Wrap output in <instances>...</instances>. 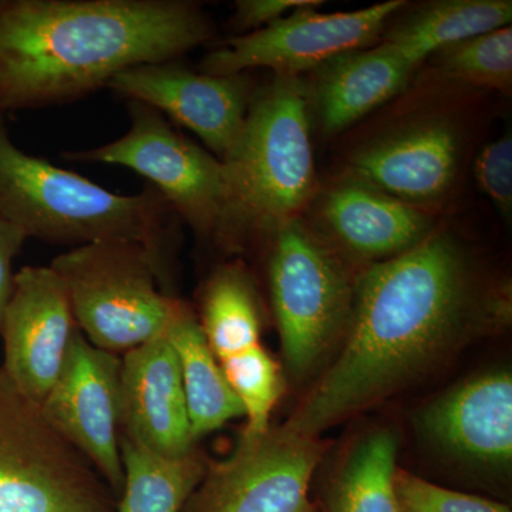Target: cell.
<instances>
[{"instance_id": "obj_11", "label": "cell", "mask_w": 512, "mask_h": 512, "mask_svg": "<svg viewBox=\"0 0 512 512\" xmlns=\"http://www.w3.org/2000/svg\"><path fill=\"white\" fill-rule=\"evenodd\" d=\"M120 373V357L77 330L62 372L40 403L50 423L92 463L114 495L124 484Z\"/></svg>"}, {"instance_id": "obj_5", "label": "cell", "mask_w": 512, "mask_h": 512, "mask_svg": "<svg viewBox=\"0 0 512 512\" xmlns=\"http://www.w3.org/2000/svg\"><path fill=\"white\" fill-rule=\"evenodd\" d=\"M50 266L84 338L116 355L164 336L183 302L167 291L163 266L137 242L80 245Z\"/></svg>"}, {"instance_id": "obj_29", "label": "cell", "mask_w": 512, "mask_h": 512, "mask_svg": "<svg viewBox=\"0 0 512 512\" xmlns=\"http://www.w3.org/2000/svg\"><path fill=\"white\" fill-rule=\"evenodd\" d=\"M26 241H28L26 235L0 215V323H2L3 312L8 305L13 279H15L13 262Z\"/></svg>"}, {"instance_id": "obj_25", "label": "cell", "mask_w": 512, "mask_h": 512, "mask_svg": "<svg viewBox=\"0 0 512 512\" xmlns=\"http://www.w3.org/2000/svg\"><path fill=\"white\" fill-rule=\"evenodd\" d=\"M229 386L247 417L242 437H258L269 430V419L281 399L285 380L281 367L261 346L220 363Z\"/></svg>"}, {"instance_id": "obj_27", "label": "cell", "mask_w": 512, "mask_h": 512, "mask_svg": "<svg viewBox=\"0 0 512 512\" xmlns=\"http://www.w3.org/2000/svg\"><path fill=\"white\" fill-rule=\"evenodd\" d=\"M474 174L481 190L505 217L512 211V138L511 134L488 144L477 157Z\"/></svg>"}, {"instance_id": "obj_18", "label": "cell", "mask_w": 512, "mask_h": 512, "mask_svg": "<svg viewBox=\"0 0 512 512\" xmlns=\"http://www.w3.org/2000/svg\"><path fill=\"white\" fill-rule=\"evenodd\" d=\"M413 70L383 43L329 60L319 67L315 83L323 130L329 134L340 133L356 123L402 92Z\"/></svg>"}, {"instance_id": "obj_15", "label": "cell", "mask_w": 512, "mask_h": 512, "mask_svg": "<svg viewBox=\"0 0 512 512\" xmlns=\"http://www.w3.org/2000/svg\"><path fill=\"white\" fill-rule=\"evenodd\" d=\"M460 148L456 128L420 121L357 151L350 168L356 181L416 207L439 201L453 187Z\"/></svg>"}, {"instance_id": "obj_22", "label": "cell", "mask_w": 512, "mask_h": 512, "mask_svg": "<svg viewBox=\"0 0 512 512\" xmlns=\"http://www.w3.org/2000/svg\"><path fill=\"white\" fill-rule=\"evenodd\" d=\"M201 328L218 363L261 346V305L239 264L218 268L201 295Z\"/></svg>"}, {"instance_id": "obj_8", "label": "cell", "mask_w": 512, "mask_h": 512, "mask_svg": "<svg viewBox=\"0 0 512 512\" xmlns=\"http://www.w3.org/2000/svg\"><path fill=\"white\" fill-rule=\"evenodd\" d=\"M269 285L285 360L305 376L348 326L355 284L320 239L293 220L276 229Z\"/></svg>"}, {"instance_id": "obj_24", "label": "cell", "mask_w": 512, "mask_h": 512, "mask_svg": "<svg viewBox=\"0 0 512 512\" xmlns=\"http://www.w3.org/2000/svg\"><path fill=\"white\" fill-rule=\"evenodd\" d=\"M439 53V70L444 79L510 93L511 26L471 37Z\"/></svg>"}, {"instance_id": "obj_20", "label": "cell", "mask_w": 512, "mask_h": 512, "mask_svg": "<svg viewBox=\"0 0 512 512\" xmlns=\"http://www.w3.org/2000/svg\"><path fill=\"white\" fill-rule=\"evenodd\" d=\"M511 0H436L397 23L383 45L416 69L426 57L464 40L507 28Z\"/></svg>"}, {"instance_id": "obj_23", "label": "cell", "mask_w": 512, "mask_h": 512, "mask_svg": "<svg viewBox=\"0 0 512 512\" xmlns=\"http://www.w3.org/2000/svg\"><path fill=\"white\" fill-rule=\"evenodd\" d=\"M397 441L380 430L357 444L330 488V512H400L394 476Z\"/></svg>"}, {"instance_id": "obj_2", "label": "cell", "mask_w": 512, "mask_h": 512, "mask_svg": "<svg viewBox=\"0 0 512 512\" xmlns=\"http://www.w3.org/2000/svg\"><path fill=\"white\" fill-rule=\"evenodd\" d=\"M212 33L188 0H0V114L84 99L130 67L178 60Z\"/></svg>"}, {"instance_id": "obj_3", "label": "cell", "mask_w": 512, "mask_h": 512, "mask_svg": "<svg viewBox=\"0 0 512 512\" xmlns=\"http://www.w3.org/2000/svg\"><path fill=\"white\" fill-rule=\"evenodd\" d=\"M0 215L26 238L74 247L104 241L137 242L171 279L178 222L163 195L147 185L120 195L83 175L20 150L0 114Z\"/></svg>"}, {"instance_id": "obj_28", "label": "cell", "mask_w": 512, "mask_h": 512, "mask_svg": "<svg viewBox=\"0 0 512 512\" xmlns=\"http://www.w3.org/2000/svg\"><path fill=\"white\" fill-rule=\"evenodd\" d=\"M312 0H238L231 26L237 36L264 29L276 20L285 18L291 10L309 5Z\"/></svg>"}, {"instance_id": "obj_4", "label": "cell", "mask_w": 512, "mask_h": 512, "mask_svg": "<svg viewBox=\"0 0 512 512\" xmlns=\"http://www.w3.org/2000/svg\"><path fill=\"white\" fill-rule=\"evenodd\" d=\"M309 92L299 77L275 74L254 92L237 144L222 161L228 210L222 249L239 251L293 220L315 191Z\"/></svg>"}, {"instance_id": "obj_7", "label": "cell", "mask_w": 512, "mask_h": 512, "mask_svg": "<svg viewBox=\"0 0 512 512\" xmlns=\"http://www.w3.org/2000/svg\"><path fill=\"white\" fill-rule=\"evenodd\" d=\"M127 109L130 128L124 136L90 150L67 151L64 160L136 171L198 237L221 245L228 210L224 163L175 130L153 107L128 101Z\"/></svg>"}, {"instance_id": "obj_6", "label": "cell", "mask_w": 512, "mask_h": 512, "mask_svg": "<svg viewBox=\"0 0 512 512\" xmlns=\"http://www.w3.org/2000/svg\"><path fill=\"white\" fill-rule=\"evenodd\" d=\"M113 495L0 367V512H116Z\"/></svg>"}, {"instance_id": "obj_21", "label": "cell", "mask_w": 512, "mask_h": 512, "mask_svg": "<svg viewBox=\"0 0 512 512\" xmlns=\"http://www.w3.org/2000/svg\"><path fill=\"white\" fill-rule=\"evenodd\" d=\"M124 484L116 512H183L207 471L197 448L163 457L120 437Z\"/></svg>"}, {"instance_id": "obj_26", "label": "cell", "mask_w": 512, "mask_h": 512, "mask_svg": "<svg viewBox=\"0 0 512 512\" xmlns=\"http://www.w3.org/2000/svg\"><path fill=\"white\" fill-rule=\"evenodd\" d=\"M394 490L400 512H511L507 505L446 490L403 470H396Z\"/></svg>"}, {"instance_id": "obj_9", "label": "cell", "mask_w": 512, "mask_h": 512, "mask_svg": "<svg viewBox=\"0 0 512 512\" xmlns=\"http://www.w3.org/2000/svg\"><path fill=\"white\" fill-rule=\"evenodd\" d=\"M320 5L312 0L264 29L232 37L202 59V73L234 76L264 67L275 74L299 77L335 57L366 49L404 2L389 0L343 13L316 12Z\"/></svg>"}, {"instance_id": "obj_19", "label": "cell", "mask_w": 512, "mask_h": 512, "mask_svg": "<svg viewBox=\"0 0 512 512\" xmlns=\"http://www.w3.org/2000/svg\"><path fill=\"white\" fill-rule=\"evenodd\" d=\"M165 338L173 346L180 363L195 441L220 429L228 421L245 417L244 407L229 386L217 357L208 345L200 320L188 303L181 302Z\"/></svg>"}, {"instance_id": "obj_13", "label": "cell", "mask_w": 512, "mask_h": 512, "mask_svg": "<svg viewBox=\"0 0 512 512\" xmlns=\"http://www.w3.org/2000/svg\"><path fill=\"white\" fill-rule=\"evenodd\" d=\"M77 330L52 266H25L15 274L0 323L5 352L0 367L20 392L42 403L62 372Z\"/></svg>"}, {"instance_id": "obj_14", "label": "cell", "mask_w": 512, "mask_h": 512, "mask_svg": "<svg viewBox=\"0 0 512 512\" xmlns=\"http://www.w3.org/2000/svg\"><path fill=\"white\" fill-rule=\"evenodd\" d=\"M121 437L163 457L195 450L180 363L164 336L123 353Z\"/></svg>"}, {"instance_id": "obj_1", "label": "cell", "mask_w": 512, "mask_h": 512, "mask_svg": "<svg viewBox=\"0 0 512 512\" xmlns=\"http://www.w3.org/2000/svg\"><path fill=\"white\" fill-rule=\"evenodd\" d=\"M480 309L466 256L446 232L370 266L355 282L338 359L285 429L316 439L392 393L463 338Z\"/></svg>"}, {"instance_id": "obj_17", "label": "cell", "mask_w": 512, "mask_h": 512, "mask_svg": "<svg viewBox=\"0 0 512 512\" xmlns=\"http://www.w3.org/2000/svg\"><path fill=\"white\" fill-rule=\"evenodd\" d=\"M322 215L352 254L382 261L416 247L433 228L429 215L414 205L356 180L329 192Z\"/></svg>"}, {"instance_id": "obj_10", "label": "cell", "mask_w": 512, "mask_h": 512, "mask_svg": "<svg viewBox=\"0 0 512 512\" xmlns=\"http://www.w3.org/2000/svg\"><path fill=\"white\" fill-rule=\"evenodd\" d=\"M323 447L284 426L241 437L228 460L205 471L183 512H313L309 487Z\"/></svg>"}, {"instance_id": "obj_16", "label": "cell", "mask_w": 512, "mask_h": 512, "mask_svg": "<svg viewBox=\"0 0 512 512\" xmlns=\"http://www.w3.org/2000/svg\"><path fill=\"white\" fill-rule=\"evenodd\" d=\"M423 429L448 451L490 464L512 457V379L478 376L441 397L421 416Z\"/></svg>"}, {"instance_id": "obj_12", "label": "cell", "mask_w": 512, "mask_h": 512, "mask_svg": "<svg viewBox=\"0 0 512 512\" xmlns=\"http://www.w3.org/2000/svg\"><path fill=\"white\" fill-rule=\"evenodd\" d=\"M107 89L188 128L221 161L241 136L255 92L247 73L192 72L177 60L130 67L116 74Z\"/></svg>"}]
</instances>
